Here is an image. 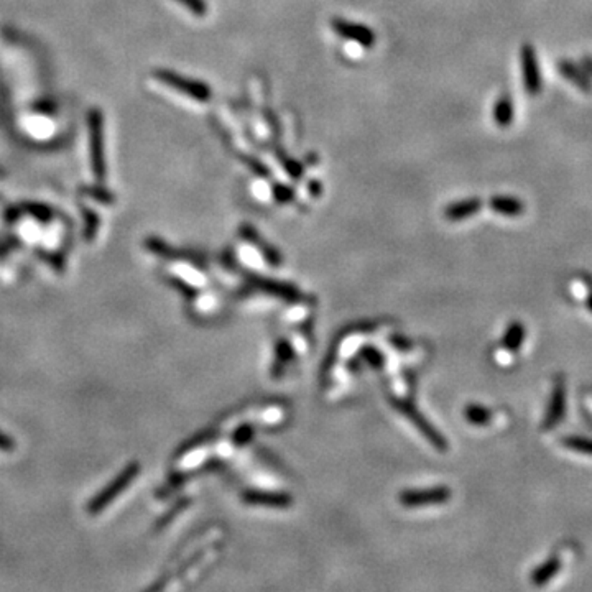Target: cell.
<instances>
[{"instance_id":"obj_1","label":"cell","mask_w":592,"mask_h":592,"mask_svg":"<svg viewBox=\"0 0 592 592\" xmlns=\"http://www.w3.org/2000/svg\"><path fill=\"white\" fill-rule=\"evenodd\" d=\"M89 151H91V164L96 180L104 183L108 180V163L104 153V122L99 109L89 110Z\"/></svg>"},{"instance_id":"obj_2","label":"cell","mask_w":592,"mask_h":592,"mask_svg":"<svg viewBox=\"0 0 592 592\" xmlns=\"http://www.w3.org/2000/svg\"><path fill=\"white\" fill-rule=\"evenodd\" d=\"M155 78H157L160 83L176 89L178 92H181V94L188 96L191 99L198 102H208L212 97V91L208 84H204L201 81H194V79L178 74L175 71L158 69L155 71Z\"/></svg>"},{"instance_id":"obj_3","label":"cell","mask_w":592,"mask_h":592,"mask_svg":"<svg viewBox=\"0 0 592 592\" xmlns=\"http://www.w3.org/2000/svg\"><path fill=\"white\" fill-rule=\"evenodd\" d=\"M331 26L339 37L350 40V42L360 44V46L372 48L375 44V33L366 25L355 24V22H349L346 19H334L331 22Z\"/></svg>"},{"instance_id":"obj_4","label":"cell","mask_w":592,"mask_h":592,"mask_svg":"<svg viewBox=\"0 0 592 592\" xmlns=\"http://www.w3.org/2000/svg\"><path fill=\"white\" fill-rule=\"evenodd\" d=\"M451 498V491L448 487L426 489V491H405L400 493V504L403 507H425L446 504Z\"/></svg>"},{"instance_id":"obj_5","label":"cell","mask_w":592,"mask_h":592,"mask_svg":"<svg viewBox=\"0 0 592 592\" xmlns=\"http://www.w3.org/2000/svg\"><path fill=\"white\" fill-rule=\"evenodd\" d=\"M520 61H522V76L525 89H527L530 96H536L538 92L541 91V73L540 68H538L535 50H533L530 44H525L522 48Z\"/></svg>"},{"instance_id":"obj_6","label":"cell","mask_w":592,"mask_h":592,"mask_svg":"<svg viewBox=\"0 0 592 592\" xmlns=\"http://www.w3.org/2000/svg\"><path fill=\"white\" fill-rule=\"evenodd\" d=\"M394 405L400 409V412L403 413L405 416L408 418L409 421L413 423V425L416 426L418 430L421 431L423 434L426 436V438H428V441L433 443L434 446L438 449H441V451L443 449H446V441H444L441 436H439L438 431H436L433 426H431L430 423L425 420V416H423L421 413L416 412L415 407H412V405H408V403H402V402H394Z\"/></svg>"},{"instance_id":"obj_7","label":"cell","mask_w":592,"mask_h":592,"mask_svg":"<svg viewBox=\"0 0 592 592\" xmlns=\"http://www.w3.org/2000/svg\"><path fill=\"white\" fill-rule=\"evenodd\" d=\"M244 502L251 505H264L273 507V509H287L293 504L291 497L282 492H259V491H247L242 496Z\"/></svg>"},{"instance_id":"obj_8","label":"cell","mask_w":592,"mask_h":592,"mask_svg":"<svg viewBox=\"0 0 592 592\" xmlns=\"http://www.w3.org/2000/svg\"><path fill=\"white\" fill-rule=\"evenodd\" d=\"M564 409H566V389L563 384H556L553 394H551L548 409H546L545 423H543L545 428H555L563 420Z\"/></svg>"},{"instance_id":"obj_9","label":"cell","mask_w":592,"mask_h":592,"mask_svg":"<svg viewBox=\"0 0 592 592\" xmlns=\"http://www.w3.org/2000/svg\"><path fill=\"white\" fill-rule=\"evenodd\" d=\"M240 235H242V237L246 239L247 242H251L252 246H257V247H259L260 251H262V253H264L265 260L269 262V264H270L271 267H280V265H282V255H280L277 248L270 247L269 244H265L264 240L260 239L259 232H257V230L253 229L252 226L244 224L242 227H240Z\"/></svg>"},{"instance_id":"obj_10","label":"cell","mask_w":592,"mask_h":592,"mask_svg":"<svg viewBox=\"0 0 592 592\" xmlns=\"http://www.w3.org/2000/svg\"><path fill=\"white\" fill-rule=\"evenodd\" d=\"M480 208H482V201H480V199L477 198L464 199V201L453 203L451 206L444 209V216H446V219L449 221H462V219H467V217L477 214Z\"/></svg>"},{"instance_id":"obj_11","label":"cell","mask_w":592,"mask_h":592,"mask_svg":"<svg viewBox=\"0 0 592 592\" xmlns=\"http://www.w3.org/2000/svg\"><path fill=\"white\" fill-rule=\"evenodd\" d=\"M489 204H491L492 211L507 217L522 216L525 211L523 203L517 198H511V196H493Z\"/></svg>"},{"instance_id":"obj_12","label":"cell","mask_w":592,"mask_h":592,"mask_svg":"<svg viewBox=\"0 0 592 592\" xmlns=\"http://www.w3.org/2000/svg\"><path fill=\"white\" fill-rule=\"evenodd\" d=\"M514 102L510 101L509 96L498 97L493 108V120L498 127H509L514 120Z\"/></svg>"},{"instance_id":"obj_13","label":"cell","mask_w":592,"mask_h":592,"mask_svg":"<svg viewBox=\"0 0 592 592\" xmlns=\"http://www.w3.org/2000/svg\"><path fill=\"white\" fill-rule=\"evenodd\" d=\"M561 569V561L558 558H551L538 566L532 574V582L535 586H545L546 582L553 580Z\"/></svg>"},{"instance_id":"obj_14","label":"cell","mask_w":592,"mask_h":592,"mask_svg":"<svg viewBox=\"0 0 592 592\" xmlns=\"http://www.w3.org/2000/svg\"><path fill=\"white\" fill-rule=\"evenodd\" d=\"M559 71H561V74L564 76V78L569 79V81H571L574 86L582 89V91L589 92L592 89L589 79L586 78V74L582 73V71L577 68V66H574L573 63H568V61H561Z\"/></svg>"},{"instance_id":"obj_15","label":"cell","mask_w":592,"mask_h":592,"mask_svg":"<svg viewBox=\"0 0 592 592\" xmlns=\"http://www.w3.org/2000/svg\"><path fill=\"white\" fill-rule=\"evenodd\" d=\"M523 339H525V326L522 323L514 321L509 324V328H507L504 339H502V346L509 350H518Z\"/></svg>"},{"instance_id":"obj_16","label":"cell","mask_w":592,"mask_h":592,"mask_svg":"<svg viewBox=\"0 0 592 592\" xmlns=\"http://www.w3.org/2000/svg\"><path fill=\"white\" fill-rule=\"evenodd\" d=\"M464 416H466V420L471 423V425L484 426V425H487L489 421H491L492 413H491V409L482 407V405L471 403V405H467L466 409H464Z\"/></svg>"},{"instance_id":"obj_17","label":"cell","mask_w":592,"mask_h":592,"mask_svg":"<svg viewBox=\"0 0 592 592\" xmlns=\"http://www.w3.org/2000/svg\"><path fill=\"white\" fill-rule=\"evenodd\" d=\"M564 446L571 451L586 454V456H592V439L591 438H582V436H569L563 441Z\"/></svg>"},{"instance_id":"obj_18","label":"cell","mask_w":592,"mask_h":592,"mask_svg":"<svg viewBox=\"0 0 592 592\" xmlns=\"http://www.w3.org/2000/svg\"><path fill=\"white\" fill-rule=\"evenodd\" d=\"M252 438H253V426L252 425H242V426H239L237 430H235V433L232 436V441H234V444H237V446H244V444L252 441Z\"/></svg>"},{"instance_id":"obj_19","label":"cell","mask_w":592,"mask_h":592,"mask_svg":"<svg viewBox=\"0 0 592 592\" xmlns=\"http://www.w3.org/2000/svg\"><path fill=\"white\" fill-rule=\"evenodd\" d=\"M176 2L185 6L196 17H204L208 13V3L204 0H176Z\"/></svg>"},{"instance_id":"obj_20","label":"cell","mask_w":592,"mask_h":592,"mask_svg":"<svg viewBox=\"0 0 592 592\" xmlns=\"http://www.w3.org/2000/svg\"><path fill=\"white\" fill-rule=\"evenodd\" d=\"M360 355H362V357L366 359L372 367L378 369V367L384 366V355L378 353L375 347H366V349H362Z\"/></svg>"},{"instance_id":"obj_21","label":"cell","mask_w":592,"mask_h":592,"mask_svg":"<svg viewBox=\"0 0 592 592\" xmlns=\"http://www.w3.org/2000/svg\"><path fill=\"white\" fill-rule=\"evenodd\" d=\"M277 357H278V367H282V364L290 362L293 357L291 346L287 341H280L277 344Z\"/></svg>"},{"instance_id":"obj_22","label":"cell","mask_w":592,"mask_h":592,"mask_svg":"<svg viewBox=\"0 0 592 592\" xmlns=\"http://www.w3.org/2000/svg\"><path fill=\"white\" fill-rule=\"evenodd\" d=\"M273 196L278 203H288V201H291L295 193H293V189L288 188V186L277 185L273 188Z\"/></svg>"},{"instance_id":"obj_23","label":"cell","mask_w":592,"mask_h":592,"mask_svg":"<svg viewBox=\"0 0 592 592\" xmlns=\"http://www.w3.org/2000/svg\"><path fill=\"white\" fill-rule=\"evenodd\" d=\"M282 162L285 164V170H287L288 175H291L293 178H296V180H298V178H301L303 168H301L300 163L293 162V160H290V158H283Z\"/></svg>"},{"instance_id":"obj_24","label":"cell","mask_w":592,"mask_h":592,"mask_svg":"<svg viewBox=\"0 0 592 592\" xmlns=\"http://www.w3.org/2000/svg\"><path fill=\"white\" fill-rule=\"evenodd\" d=\"M390 341H391V346H394V347H398V349H409V347H412V346L408 344L409 341L403 339L402 336H394V337H391Z\"/></svg>"},{"instance_id":"obj_25","label":"cell","mask_w":592,"mask_h":592,"mask_svg":"<svg viewBox=\"0 0 592 592\" xmlns=\"http://www.w3.org/2000/svg\"><path fill=\"white\" fill-rule=\"evenodd\" d=\"M310 193L313 194V196H319L321 194V181H318V180H313V181H310Z\"/></svg>"},{"instance_id":"obj_26","label":"cell","mask_w":592,"mask_h":592,"mask_svg":"<svg viewBox=\"0 0 592 592\" xmlns=\"http://www.w3.org/2000/svg\"><path fill=\"white\" fill-rule=\"evenodd\" d=\"M586 306H587V310H589L591 313H592V293H591L589 296L586 298Z\"/></svg>"},{"instance_id":"obj_27","label":"cell","mask_w":592,"mask_h":592,"mask_svg":"<svg viewBox=\"0 0 592 592\" xmlns=\"http://www.w3.org/2000/svg\"><path fill=\"white\" fill-rule=\"evenodd\" d=\"M89 193H91L92 196H94V194H97V189H96V188H92L91 191H89ZM99 196H110V194L108 193V191H102V193H99Z\"/></svg>"},{"instance_id":"obj_28","label":"cell","mask_w":592,"mask_h":592,"mask_svg":"<svg viewBox=\"0 0 592 592\" xmlns=\"http://www.w3.org/2000/svg\"><path fill=\"white\" fill-rule=\"evenodd\" d=\"M584 63H586V68H587V69H589V71H591V73H592V60H591V58H586V61H584Z\"/></svg>"}]
</instances>
